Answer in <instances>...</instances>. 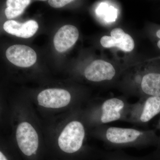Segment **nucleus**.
Wrapping results in <instances>:
<instances>
[{"label":"nucleus","mask_w":160,"mask_h":160,"mask_svg":"<svg viewBox=\"0 0 160 160\" xmlns=\"http://www.w3.org/2000/svg\"><path fill=\"white\" fill-rule=\"evenodd\" d=\"M108 8L109 7L107 4L104 2L101 3L96 9V13L100 17L105 16Z\"/></svg>","instance_id":"obj_15"},{"label":"nucleus","mask_w":160,"mask_h":160,"mask_svg":"<svg viewBox=\"0 0 160 160\" xmlns=\"http://www.w3.org/2000/svg\"><path fill=\"white\" fill-rule=\"evenodd\" d=\"M71 95L67 90L61 89H48L38 95L39 105L48 108L58 109L67 106L70 102Z\"/></svg>","instance_id":"obj_5"},{"label":"nucleus","mask_w":160,"mask_h":160,"mask_svg":"<svg viewBox=\"0 0 160 160\" xmlns=\"http://www.w3.org/2000/svg\"><path fill=\"white\" fill-rule=\"evenodd\" d=\"M3 29L9 34L18 37L28 38L33 36L36 32L38 29V25L34 20H29L24 23L9 20L4 23Z\"/></svg>","instance_id":"obj_10"},{"label":"nucleus","mask_w":160,"mask_h":160,"mask_svg":"<svg viewBox=\"0 0 160 160\" xmlns=\"http://www.w3.org/2000/svg\"><path fill=\"white\" fill-rule=\"evenodd\" d=\"M156 35L158 38H159L160 39V29L158 30L157 32Z\"/></svg>","instance_id":"obj_17"},{"label":"nucleus","mask_w":160,"mask_h":160,"mask_svg":"<svg viewBox=\"0 0 160 160\" xmlns=\"http://www.w3.org/2000/svg\"><path fill=\"white\" fill-rule=\"evenodd\" d=\"M78 37L79 31L75 26L69 25L63 26L55 35V48L59 52L67 51L76 42Z\"/></svg>","instance_id":"obj_9"},{"label":"nucleus","mask_w":160,"mask_h":160,"mask_svg":"<svg viewBox=\"0 0 160 160\" xmlns=\"http://www.w3.org/2000/svg\"><path fill=\"white\" fill-rule=\"evenodd\" d=\"M85 130L83 124L77 121L70 122L65 127L58 138L59 146L67 153L78 151L83 145Z\"/></svg>","instance_id":"obj_2"},{"label":"nucleus","mask_w":160,"mask_h":160,"mask_svg":"<svg viewBox=\"0 0 160 160\" xmlns=\"http://www.w3.org/2000/svg\"><path fill=\"white\" fill-rule=\"evenodd\" d=\"M103 138L108 146L115 147H143L158 146L160 136L156 130L108 126L104 129Z\"/></svg>","instance_id":"obj_1"},{"label":"nucleus","mask_w":160,"mask_h":160,"mask_svg":"<svg viewBox=\"0 0 160 160\" xmlns=\"http://www.w3.org/2000/svg\"><path fill=\"white\" fill-rule=\"evenodd\" d=\"M117 12L116 9L113 6H109L104 16V18L108 22H114L117 17Z\"/></svg>","instance_id":"obj_13"},{"label":"nucleus","mask_w":160,"mask_h":160,"mask_svg":"<svg viewBox=\"0 0 160 160\" xmlns=\"http://www.w3.org/2000/svg\"><path fill=\"white\" fill-rule=\"evenodd\" d=\"M160 113V97H149L142 105L130 106L126 121L133 124H145Z\"/></svg>","instance_id":"obj_3"},{"label":"nucleus","mask_w":160,"mask_h":160,"mask_svg":"<svg viewBox=\"0 0 160 160\" xmlns=\"http://www.w3.org/2000/svg\"><path fill=\"white\" fill-rule=\"evenodd\" d=\"M16 136L19 148L24 154L30 156L36 154L38 147V136L29 123H20L17 129Z\"/></svg>","instance_id":"obj_4"},{"label":"nucleus","mask_w":160,"mask_h":160,"mask_svg":"<svg viewBox=\"0 0 160 160\" xmlns=\"http://www.w3.org/2000/svg\"><path fill=\"white\" fill-rule=\"evenodd\" d=\"M31 2L29 0H8L7 7L5 9V14L9 19L14 18L20 15Z\"/></svg>","instance_id":"obj_12"},{"label":"nucleus","mask_w":160,"mask_h":160,"mask_svg":"<svg viewBox=\"0 0 160 160\" xmlns=\"http://www.w3.org/2000/svg\"><path fill=\"white\" fill-rule=\"evenodd\" d=\"M111 36H105L101 38V44L106 48L116 47L126 52H130L134 48V42L132 38L125 33L122 29L115 28L110 32Z\"/></svg>","instance_id":"obj_8"},{"label":"nucleus","mask_w":160,"mask_h":160,"mask_svg":"<svg viewBox=\"0 0 160 160\" xmlns=\"http://www.w3.org/2000/svg\"><path fill=\"white\" fill-rule=\"evenodd\" d=\"M157 128L158 129H160V119L159 121V122L158 124L157 127Z\"/></svg>","instance_id":"obj_18"},{"label":"nucleus","mask_w":160,"mask_h":160,"mask_svg":"<svg viewBox=\"0 0 160 160\" xmlns=\"http://www.w3.org/2000/svg\"><path fill=\"white\" fill-rule=\"evenodd\" d=\"M0 160H7L6 158V157L4 156L2 152H0Z\"/></svg>","instance_id":"obj_16"},{"label":"nucleus","mask_w":160,"mask_h":160,"mask_svg":"<svg viewBox=\"0 0 160 160\" xmlns=\"http://www.w3.org/2000/svg\"><path fill=\"white\" fill-rule=\"evenodd\" d=\"M6 57L9 62L18 67H29L37 61V54L33 49L26 45H15L6 51Z\"/></svg>","instance_id":"obj_6"},{"label":"nucleus","mask_w":160,"mask_h":160,"mask_svg":"<svg viewBox=\"0 0 160 160\" xmlns=\"http://www.w3.org/2000/svg\"><path fill=\"white\" fill-rule=\"evenodd\" d=\"M158 146L159 149H160V139L159 143V144H158Z\"/></svg>","instance_id":"obj_20"},{"label":"nucleus","mask_w":160,"mask_h":160,"mask_svg":"<svg viewBox=\"0 0 160 160\" xmlns=\"http://www.w3.org/2000/svg\"><path fill=\"white\" fill-rule=\"evenodd\" d=\"M72 2H73V1L71 0H49L48 1V3L52 7L59 8Z\"/></svg>","instance_id":"obj_14"},{"label":"nucleus","mask_w":160,"mask_h":160,"mask_svg":"<svg viewBox=\"0 0 160 160\" xmlns=\"http://www.w3.org/2000/svg\"><path fill=\"white\" fill-rule=\"evenodd\" d=\"M114 67L110 63L102 60L93 61L86 67L84 72L85 77L91 82L109 81L115 75Z\"/></svg>","instance_id":"obj_7"},{"label":"nucleus","mask_w":160,"mask_h":160,"mask_svg":"<svg viewBox=\"0 0 160 160\" xmlns=\"http://www.w3.org/2000/svg\"><path fill=\"white\" fill-rule=\"evenodd\" d=\"M158 48L160 49V40L158 42Z\"/></svg>","instance_id":"obj_19"},{"label":"nucleus","mask_w":160,"mask_h":160,"mask_svg":"<svg viewBox=\"0 0 160 160\" xmlns=\"http://www.w3.org/2000/svg\"><path fill=\"white\" fill-rule=\"evenodd\" d=\"M141 88L149 97H160V73L150 72L144 75L141 81Z\"/></svg>","instance_id":"obj_11"}]
</instances>
